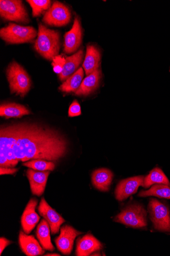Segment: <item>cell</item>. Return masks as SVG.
<instances>
[{"label":"cell","mask_w":170,"mask_h":256,"mask_svg":"<svg viewBox=\"0 0 170 256\" xmlns=\"http://www.w3.org/2000/svg\"><path fill=\"white\" fill-rule=\"evenodd\" d=\"M68 142L55 130L36 124L3 126L0 130V166L15 167L19 161H57L68 151Z\"/></svg>","instance_id":"obj_1"},{"label":"cell","mask_w":170,"mask_h":256,"mask_svg":"<svg viewBox=\"0 0 170 256\" xmlns=\"http://www.w3.org/2000/svg\"><path fill=\"white\" fill-rule=\"evenodd\" d=\"M60 48L59 32L39 24L38 38L34 46L36 52L46 60H53L58 56Z\"/></svg>","instance_id":"obj_2"},{"label":"cell","mask_w":170,"mask_h":256,"mask_svg":"<svg viewBox=\"0 0 170 256\" xmlns=\"http://www.w3.org/2000/svg\"><path fill=\"white\" fill-rule=\"evenodd\" d=\"M6 75L11 94L21 98L25 97L31 87V80L29 75L20 64L15 62H11L7 69Z\"/></svg>","instance_id":"obj_3"},{"label":"cell","mask_w":170,"mask_h":256,"mask_svg":"<svg viewBox=\"0 0 170 256\" xmlns=\"http://www.w3.org/2000/svg\"><path fill=\"white\" fill-rule=\"evenodd\" d=\"M37 34L36 30L32 27L22 26L11 22L0 30L2 39L11 44L32 42Z\"/></svg>","instance_id":"obj_4"},{"label":"cell","mask_w":170,"mask_h":256,"mask_svg":"<svg viewBox=\"0 0 170 256\" xmlns=\"http://www.w3.org/2000/svg\"><path fill=\"white\" fill-rule=\"evenodd\" d=\"M114 221L134 228L145 227L148 225L147 212L141 205H131L117 216Z\"/></svg>","instance_id":"obj_5"},{"label":"cell","mask_w":170,"mask_h":256,"mask_svg":"<svg viewBox=\"0 0 170 256\" xmlns=\"http://www.w3.org/2000/svg\"><path fill=\"white\" fill-rule=\"evenodd\" d=\"M151 220L158 230L170 232V217L168 208L158 200L152 198L148 206Z\"/></svg>","instance_id":"obj_6"},{"label":"cell","mask_w":170,"mask_h":256,"mask_svg":"<svg viewBox=\"0 0 170 256\" xmlns=\"http://www.w3.org/2000/svg\"><path fill=\"white\" fill-rule=\"evenodd\" d=\"M0 14L3 18L20 22H29L28 14L22 2L19 0H1L0 1Z\"/></svg>","instance_id":"obj_7"},{"label":"cell","mask_w":170,"mask_h":256,"mask_svg":"<svg viewBox=\"0 0 170 256\" xmlns=\"http://www.w3.org/2000/svg\"><path fill=\"white\" fill-rule=\"evenodd\" d=\"M71 18V14L68 8L58 2L45 14L42 20L46 24L61 27L69 23Z\"/></svg>","instance_id":"obj_8"},{"label":"cell","mask_w":170,"mask_h":256,"mask_svg":"<svg viewBox=\"0 0 170 256\" xmlns=\"http://www.w3.org/2000/svg\"><path fill=\"white\" fill-rule=\"evenodd\" d=\"M59 236L55 240L58 249L64 254H71L76 238L83 234L74 228L65 225L61 228Z\"/></svg>","instance_id":"obj_9"},{"label":"cell","mask_w":170,"mask_h":256,"mask_svg":"<svg viewBox=\"0 0 170 256\" xmlns=\"http://www.w3.org/2000/svg\"><path fill=\"white\" fill-rule=\"evenodd\" d=\"M40 215L49 224L52 234H58L60 226L65 220L51 206L44 198L40 201L38 208Z\"/></svg>","instance_id":"obj_10"},{"label":"cell","mask_w":170,"mask_h":256,"mask_svg":"<svg viewBox=\"0 0 170 256\" xmlns=\"http://www.w3.org/2000/svg\"><path fill=\"white\" fill-rule=\"evenodd\" d=\"M144 178L143 176H138L120 181L115 190L116 198L119 201H123L135 194L139 186L142 185Z\"/></svg>","instance_id":"obj_11"},{"label":"cell","mask_w":170,"mask_h":256,"mask_svg":"<svg viewBox=\"0 0 170 256\" xmlns=\"http://www.w3.org/2000/svg\"><path fill=\"white\" fill-rule=\"evenodd\" d=\"M82 36L80 22L76 17L71 30L65 34L64 51L68 54L77 51L82 42Z\"/></svg>","instance_id":"obj_12"},{"label":"cell","mask_w":170,"mask_h":256,"mask_svg":"<svg viewBox=\"0 0 170 256\" xmlns=\"http://www.w3.org/2000/svg\"><path fill=\"white\" fill-rule=\"evenodd\" d=\"M38 200L31 198L27 204L21 218V224L24 232L29 234L40 220V217L35 212Z\"/></svg>","instance_id":"obj_13"},{"label":"cell","mask_w":170,"mask_h":256,"mask_svg":"<svg viewBox=\"0 0 170 256\" xmlns=\"http://www.w3.org/2000/svg\"><path fill=\"white\" fill-rule=\"evenodd\" d=\"M49 171L36 172L33 169H29L27 176L29 180L31 192L34 195L40 196L44 192Z\"/></svg>","instance_id":"obj_14"},{"label":"cell","mask_w":170,"mask_h":256,"mask_svg":"<svg viewBox=\"0 0 170 256\" xmlns=\"http://www.w3.org/2000/svg\"><path fill=\"white\" fill-rule=\"evenodd\" d=\"M19 244L22 252L28 256L42 255L45 251L32 236H28L22 231L19 235Z\"/></svg>","instance_id":"obj_15"},{"label":"cell","mask_w":170,"mask_h":256,"mask_svg":"<svg viewBox=\"0 0 170 256\" xmlns=\"http://www.w3.org/2000/svg\"><path fill=\"white\" fill-rule=\"evenodd\" d=\"M103 248V244L91 234H87L79 238L77 242L76 254L87 256Z\"/></svg>","instance_id":"obj_16"},{"label":"cell","mask_w":170,"mask_h":256,"mask_svg":"<svg viewBox=\"0 0 170 256\" xmlns=\"http://www.w3.org/2000/svg\"><path fill=\"white\" fill-rule=\"evenodd\" d=\"M101 78V70H97L83 80L80 88L75 92V94L78 96H87L99 88Z\"/></svg>","instance_id":"obj_17"},{"label":"cell","mask_w":170,"mask_h":256,"mask_svg":"<svg viewBox=\"0 0 170 256\" xmlns=\"http://www.w3.org/2000/svg\"><path fill=\"white\" fill-rule=\"evenodd\" d=\"M101 54L95 46L88 45L83 64L86 74L88 76L98 70L101 63Z\"/></svg>","instance_id":"obj_18"},{"label":"cell","mask_w":170,"mask_h":256,"mask_svg":"<svg viewBox=\"0 0 170 256\" xmlns=\"http://www.w3.org/2000/svg\"><path fill=\"white\" fill-rule=\"evenodd\" d=\"M113 174L108 169L95 170L92 174V182L94 187L100 191L107 192L110 190Z\"/></svg>","instance_id":"obj_19"},{"label":"cell","mask_w":170,"mask_h":256,"mask_svg":"<svg viewBox=\"0 0 170 256\" xmlns=\"http://www.w3.org/2000/svg\"><path fill=\"white\" fill-rule=\"evenodd\" d=\"M84 56L83 50L66 58L62 72L59 74L61 81H66L77 72V70L82 63Z\"/></svg>","instance_id":"obj_20"},{"label":"cell","mask_w":170,"mask_h":256,"mask_svg":"<svg viewBox=\"0 0 170 256\" xmlns=\"http://www.w3.org/2000/svg\"><path fill=\"white\" fill-rule=\"evenodd\" d=\"M31 113L25 106L15 103L3 104L0 106V116L6 118H20Z\"/></svg>","instance_id":"obj_21"},{"label":"cell","mask_w":170,"mask_h":256,"mask_svg":"<svg viewBox=\"0 0 170 256\" xmlns=\"http://www.w3.org/2000/svg\"><path fill=\"white\" fill-rule=\"evenodd\" d=\"M50 226L45 219H43L38 224L36 236L42 248L47 250L54 251L55 247L53 245L50 236Z\"/></svg>","instance_id":"obj_22"},{"label":"cell","mask_w":170,"mask_h":256,"mask_svg":"<svg viewBox=\"0 0 170 256\" xmlns=\"http://www.w3.org/2000/svg\"><path fill=\"white\" fill-rule=\"evenodd\" d=\"M84 70L80 68L77 72L68 78L59 87V90L63 92H76L80 87L84 78Z\"/></svg>","instance_id":"obj_23"},{"label":"cell","mask_w":170,"mask_h":256,"mask_svg":"<svg viewBox=\"0 0 170 256\" xmlns=\"http://www.w3.org/2000/svg\"><path fill=\"white\" fill-rule=\"evenodd\" d=\"M165 184L170 186V182L164 172L159 168H155L149 174L144 177L142 186L148 188L154 184Z\"/></svg>","instance_id":"obj_24"},{"label":"cell","mask_w":170,"mask_h":256,"mask_svg":"<svg viewBox=\"0 0 170 256\" xmlns=\"http://www.w3.org/2000/svg\"><path fill=\"white\" fill-rule=\"evenodd\" d=\"M138 196L143 198L154 196L160 198L170 199V188L169 186L165 184H154L149 190L141 191Z\"/></svg>","instance_id":"obj_25"},{"label":"cell","mask_w":170,"mask_h":256,"mask_svg":"<svg viewBox=\"0 0 170 256\" xmlns=\"http://www.w3.org/2000/svg\"><path fill=\"white\" fill-rule=\"evenodd\" d=\"M23 166L40 172L53 171L55 168L54 162L41 159L33 160L25 162Z\"/></svg>","instance_id":"obj_26"},{"label":"cell","mask_w":170,"mask_h":256,"mask_svg":"<svg viewBox=\"0 0 170 256\" xmlns=\"http://www.w3.org/2000/svg\"><path fill=\"white\" fill-rule=\"evenodd\" d=\"M27 2L32 8L34 17L40 16L44 11L50 8L51 2L48 0H28Z\"/></svg>","instance_id":"obj_27"},{"label":"cell","mask_w":170,"mask_h":256,"mask_svg":"<svg viewBox=\"0 0 170 256\" xmlns=\"http://www.w3.org/2000/svg\"><path fill=\"white\" fill-rule=\"evenodd\" d=\"M66 59L60 56H58L53 60L52 65L55 73L60 74L63 70Z\"/></svg>","instance_id":"obj_28"},{"label":"cell","mask_w":170,"mask_h":256,"mask_svg":"<svg viewBox=\"0 0 170 256\" xmlns=\"http://www.w3.org/2000/svg\"><path fill=\"white\" fill-rule=\"evenodd\" d=\"M81 114V108L80 104L77 100H75L70 105L69 110L68 116L69 117H76Z\"/></svg>","instance_id":"obj_29"},{"label":"cell","mask_w":170,"mask_h":256,"mask_svg":"<svg viewBox=\"0 0 170 256\" xmlns=\"http://www.w3.org/2000/svg\"><path fill=\"white\" fill-rule=\"evenodd\" d=\"M12 244V242L5 238H1L0 239V254H2L3 251L9 245Z\"/></svg>","instance_id":"obj_30"},{"label":"cell","mask_w":170,"mask_h":256,"mask_svg":"<svg viewBox=\"0 0 170 256\" xmlns=\"http://www.w3.org/2000/svg\"><path fill=\"white\" fill-rule=\"evenodd\" d=\"M18 171L17 168H0V174L1 175L5 174H13Z\"/></svg>","instance_id":"obj_31"},{"label":"cell","mask_w":170,"mask_h":256,"mask_svg":"<svg viewBox=\"0 0 170 256\" xmlns=\"http://www.w3.org/2000/svg\"><path fill=\"white\" fill-rule=\"evenodd\" d=\"M44 256H60V255L59 254H46Z\"/></svg>","instance_id":"obj_32"}]
</instances>
